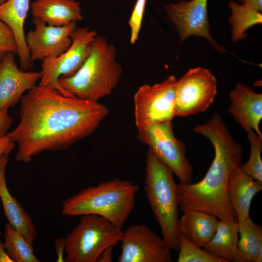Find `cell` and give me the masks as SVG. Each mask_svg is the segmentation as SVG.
I'll return each mask as SVG.
<instances>
[{
	"mask_svg": "<svg viewBox=\"0 0 262 262\" xmlns=\"http://www.w3.org/2000/svg\"><path fill=\"white\" fill-rule=\"evenodd\" d=\"M20 102V121L6 136L17 144L16 160L26 163L44 151L64 150L88 137L109 113L98 101L65 96L50 86H35Z\"/></svg>",
	"mask_w": 262,
	"mask_h": 262,
	"instance_id": "1",
	"label": "cell"
},
{
	"mask_svg": "<svg viewBox=\"0 0 262 262\" xmlns=\"http://www.w3.org/2000/svg\"><path fill=\"white\" fill-rule=\"evenodd\" d=\"M193 131L208 138L214 158L204 177L195 183H178L180 210L187 209L211 214L219 220L235 222L237 218L227 195L230 173L241 164L243 149L231 136L218 113Z\"/></svg>",
	"mask_w": 262,
	"mask_h": 262,
	"instance_id": "2",
	"label": "cell"
},
{
	"mask_svg": "<svg viewBox=\"0 0 262 262\" xmlns=\"http://www.w3.org/2000/svg\"><path fill=\"white\" fill-rule=\"evenodd\" d=\"M122 74L115 47L97 35L82 66L73 75L61 77L59 83L71 97L98 101L112 93L119 83Z\"/></svg>",
	"mask_w": 262,
	"mask_h": 262,
	"instance_id": "3",
	"label": "cell"
},
{
	"mask_svg": "<svg viewBox=\"0 0 262 262\" xmlns=\"http://www.w3.org/2000/svg\"><path fill=\"white\" fill-rule=\"evenodd\" d=\"M139 186L118 178L103 181L81 190L66 199L62 213L68 216L96 214L122 229L133 210Z\"/></svg>",
	"mask_w": 262,
	"mask_h": 262,
	"instance_id": "4",
	"label": "cell"
},
{
	"mask_svg": "<svg viewBox=\"0 0 262 262\" xmlns=\"http://www.w3.org/2000/svg\"><path fill=\"white\" fill-rule=\"evenodd\" d=\"M174 173L148 148L146 155L144 190L165 246L178 251L180 198Z\"/></svg>",
	"mask_w": 262,
	"mask_h": 262,
	"instance_id": "5",
	"label": "cell"
},
{
	"mask_svg": "<svg viewBox=\"0 0 262 262\" xmlns=\"http://www.w3.org/2000/svg\"><path fill=\"white\" fill-rule=\"evenodd\" d=\"M122 235V229L101 216L81 215L65 238V262H96L104 250L116 246Z\"/></svg>",
	"mask_w": 262,
	"mask_h": 262,
	"instance_id": "6",
	"label": "cell"
},
{
	"mask_svg": "<svg viewBox=\"0 0 262 262\" xmlns=\"http://www.w3.org/2000/svg\"><path fill=\"white\" fill-rule=\"evenodd\" d=\"M137 138L148 146L156 157L172 170L180 182L192 183L193 167L185 155L186 146L176 137L171 121L139 129Z\"/></svg>",
	"mask_w": 262,
	"mask_h": 262,
	"instance_id": "7",
	"label": "cell"
},
{
	"mask_svg": "<svg viewBox=\"0 0 262 262\" xmlns=\"http://www.w3.org/2000/svg\"><path fill=\"white\" fill-rule=\"evenodd\" d=\"M97 35L88 27L77 28L70 34L72 43L63 54L42 60L38 85L50 86L65 96L71 97L59 83L61 77L73 75L89 56L92 43Z\"/></svg>",
	"mask_w": 262,
	"mask_h": 262,
	"instance_id": "8",
	"label": "cell"
},
{
	"mask_svg": "<svg viewBox=\"0 0 262 262\" xmlns=\"http://www.w3.org/2000/svg\"><path fill=\"white\" fill-rule=\"evenodd\" d=\"M177 80L171 75L158 83L141 86L134 96V119L138 129L171 121L176 117L175 95Z\"/></svg>",
	"mask_w": 262,
	"mask_h": 262,
	"instance_id": "9",
	"label": "cell"
},
{
	"mask_svg": "<svg viewBox=\"0 0 262 262\" xmlns=\"http://www.w3.org/2000/svg\"><path fill=\"white\" fill-rule=\"evenodd\" d=\"M216 93V80L210 70L201 67L189 69L177 81L175 116L205 111L213 102Z\"/></svg>",
	"mask_w": 262,
	"mask_h": 262,
	"instance_id": "10",
	"label": "cell"
},
{
	"mask_svg": "<svg viewBox=\"0 0 262 262\" xmlns=\"http://www.w3.org/2000/svg\"><path fill=\"white\" fill-rule=\"evenodd\" d=\"M119 262H172L170 249L162 237L144 224H135L124 231L120 241Z\"/></svg>",
	"mask_w": 262,
	"mask_h": 262,
	"instance_id": "11",
	"label": "cell"
},
{
	"mask_svg": "<svg viewBox=\"0 0 262 262\" xmlns=\"http://www.w3.org/2000/svg\"><path fill=\"white\" fill-rule=\"evenodd\" d=\"M208 0H181L165 7L167 18L177 31L180 42L191 36L206 39L219 52L225 51L212 37L207 13Z\"/></svg>",
	"mask_w": 262,
	"mask_h": 262,
	"instance_id": "12",
	"label": "cell"
},
{
	"mask_svg": "<svg viewBox=\"0 0 262 262\" xmlns=\"http://www.w3.org/2000/svg\"><path fill=\"white\" fill-rule=\"evenodd\" d=\"M34 29L25 34V41L32 60H43L58 57L70 46L71 33L77 28L76 22L67 25L56 27L33 18Z\"/></svg>",
	"mask_w": 262,
	"mask_h": 262,
	"instance_id": "13",
	"label": "cell"
},
{
	"mask_svg": "<svg viewBox=\"0 0 262 262\" xmlns=\"http://www.w3.org/2000/svg\"><path fill=\"white\" fill-rule=\"evenodd\" d=\"M40 72L26 71L18 67L14 54L0 60V109L13 107L24 93L36 85Z\"/></svg>",
	"mask_w": 262,
	"mask_h": 262,
	"instance_id": "14",
	"label": "cell"
},
{
	"mask_svg": "<svg viewBox=\"0 0 262 262\" xmlns=\"http://www.w3.org/2000/svg\"><path fill=\"white\" fill-rule=\"evenodd\" d=\"M231 101L229 113L246 132L252 130L262 137L260 124L262 119V95L252 88L237 83L229 93Z\"/></svg>",
	"mask_w": 262,
	"mask_h": 262,
	"instance_id": "15",
	"label": "cell"
},
{
	"mask_svg": "<svg viewBox=\"0 0 262 262\" xmlns=\"http://www.w3.org/2000/svg\"><path fill=\"white\" fill-rule=\"evenodd\" d=\"M10 153L7 152L0 156V199L8 223L33 244L37 234L35 225L20 203L10 193L7 186L5 169Z\"/></svg>",
	"mask_w": 262,
	"mask_h": 262,
	"instance_id": "16",
	"label": "cell"
},
{
	"mask_svg": "<svg viewBox=\"0 0 262 262\" xmlns=\"http://www.w3.org/2000/svg\"><path fill=\"white\" fill-rule=\"evenodd\" d=\"M30 0H8L0 5V19L11 29L16 39L19 68L26 71L33 66L25 41L24 25L30 8Z\"/></svg>",
	"mask_w": 262,
	"mask_h": 262,
	"instance_id": "17",
	"label": "cell"
},
{
	"mask_svg": "<svg viewBox=\"0 0 262 262\" xmlns=\"http://www.w3.org/2000/svg\"><path fill=\"white\" fill-rule=\"evenodd\" d=\"M262 189V182L255 180L244 172L240 165L230 173L227 185V195L236 213L238 223L242 222L249 216L252 199Z\"/></svg>",
	"mask_w": 262,
	"mask_h": 262,
	"instance_id": "18",
	"label": "cell"
},
{
	"mask_svg": "<svg viewBox=\"0 0 262 262\" xmlns=\"http://www.w3.org/2000/svg\"><path fill=\"white\" fill-rule=\"evenodd\" d=\"M33 18L61 27L83 18L80 2L75 0H36L31 3Z\"/></svg>",
	"mask_w": 262,
	"mask_h": 262,
	"instance_id": "19",
	"label": "cell"
},
{
	"mask_svg": "<svg viewBox=\"0 0 262 262\" xmlns=\"http://www.w3.org/2000/svg\"><path fill=\"white\" fill-rule=\"evenodd\" d=\"M181 210L183 214L180 218V233L190 242L203 247L213 236L219 219L201 211L187 209Z\"/></svg>",
	"mask_w": 262,
	"mask_h": 262,
	"instance_id": "20",
	"label": "cell"
},
{
	"mask_svg": "<svg viewBox=\"0 0 262 262\" xmlns=\"http://www.w3.org/2000/svg\"><path fill=\"white\" fill-rule=\"evenodd\" d=\"M238 222L218 220L215 232L203 249L212 255L234 262L238 253Z\"/></svg>",
	"mask_w": 262,
	"mask_h": 262,
	"instance_id": "21",
	"label": "cell"
},
{
	"mask_svg": "<svg viewBox=\"0 0 262 262\" xmlns=\"http://www.w3.org/2000/svg\"><path fill=\"white\" fill-rule=\"evenodd\" d=\"M240 239L238 253L234 262H254L259 251L262 248V228L248 217L238 223Z\"/></svg>",
	"mask_w": 262,
	"mask_h": 262,
	"instance_id": "22",
	"label": "cell"
},
{
	"mask_svg": "<svg viewBox=\"0 0 262 262\" xmlns=\"http://www.w3.org/2000/svg\"><path fill=\"white\" fill-rule=\"evenodd\" d=\"M231 15L229 22L231 27V39L233 42L246 38V31L252 26L262 23L261 12L234 0L229 2Z\"/></svg>",
	"mask_w": 262,
	"mask_h": 262,
	"instance_id": "23",
	"label": "cell"
},
{
	"mask_svg": "<svg viewBox=\"0 0 262 262\" xmlns=\"http://www.w3.org/2000/svg\"><path fill=\"white\" fill-rule=\"evenodd\" d=\"M5 250L13 262H39L34 253L33 244L8 223L4 228Z\"/></svg>",
	"mask_w": 262,
	"mask_h": 262,
	"instance_id": "24",
	"label": "cell"
},
{
	"mask_svg": "<svg viewBox=\"0 0 262 262\" xmlns=\"http://www.w3.org/2000/svg\"><path fill=\"white\" fill-rule=\"evenodd\" d=\"M250 153L247 162L240 165L242 170L255 180L262 182V137L252 130L246 131Z\"/></svg>",
	"mask_w": 262,
	"mask_h": 262,
	"instance_id": "25",
	"label": "cell"
},
{
	"mask_svg": "<svg viewBox=\"0 0 262 262\" xmlns=\"http://www.w3.org/2000/svg\"><path fill=\"white\" fill-rule=\"evenodd\" d=\"M186 239L180 233L178 262H228L209 253Z\"/></svg>",
	"mask_w": 262,
	"mask_h": 262,
	"instance_id": "26",
	"label": "cell"
},
{
	"mask_svg": "<svg viewBox=\"0 0 262 262\" xmlns=\"http://www.w3.org/2000/svg\"><path fill=\"white\" fill-rule=\"evenodd\" d=\"M147 0H137L131 17L128 21L130 28V42L136 43L141 29Z\"/></svg>",
	"mask_w": 262,
	"mask_h": 262,
	"instance_id": "27",
	"label": "cell"
},
{
	"mask_svg": "<svg viewBox=\"0 0 262 262\" xmlns=\"http://www.w3.org/2000/svg\"><path fill=\"white\" fill-rule=\"evenodd\" d=\"M14 35L9 27L0 19V60L7 53L17 54Z\"/></svg>",
	"mask_w": 262,
	"mask_h": 262,
	"instance_id": "28",
	"label": "cell"
},
{
	"mask_svg": "<svg viewBox=\"0 0 262 262\" xmlns=\"http://www.w3.org/2000/svg\"><path fill=\"white\" fill-rule=\"evenodd\" d=\"M8 108L0 109V138L7 133V131L13 122L12 118L8 113Z\"/></svg>",
	"mask_w": 262,
	"mask_h": 262,
	"instance_id": "29",
	"label": "cell"
},
{
	"mask_svg": "<svg viewBox=\"0 0 262 262\" xmlns=\"http://www.w3.org/2000/svg\"><path fill=\"white\" fill-rule=\"evenodd\" d=\"M65 238H60L55 241V248L57 262H65Z\"/></svg>",
	"mask_w": 262,
	"mask_h": 262,
	"instance_id": "30",
	"label": "cell"
},
{
	"mask_svg": "<svg viewBox=\"0 0 262 262\" xmlns=\"http://www.w3.org/2000/svg\"><path fill=\"white\" fill-rule=\"evenodd\" d=\"M15 146V143L7 136L0 138V156L4 153L11 152Z\"/></svg>",
	"mask_w": 262,
	"mask_h": 262,
	"instance_id": "31",
	"label": "cell"
},
{
	"mask_svg": "<svg viewBox=\"0 0 262 262\" xmlns=\"http://www.w3.org/2000/svg\"><path fill=\"white\" fill-rule=\"evenodd\" d=\"M240 4L250 7L262 12V0H237Z\"/></svg>",
	"mask_w": 262,
	"mask_h": 262,
	"instance_id": "32",
	"label": "cell"
},
{
	"mask_svg": "<svg viewBox=\"0 0 262 262\" xmlns=\"http://www.w3.org/2000/svg\"><path fill=\"white\" fill-rule=\"evenodd\" d=\"M114 246H109L100 254L97 262H111L113 261V249Z\"/></svg>",
	"mask_w": 262,
	"mask_h": 262,
	"instance_id": "33",
	"label": "cell"
},
{
	"mask_svg": "<svg viewBox=\"0 0 262 262\" xmlns=\"http://www.w3.org/2000/svg\"><path fill=\"white\" fill-rule=\"evenodd\" d=\"M0 262H13L7 254L3 243L0 238Z\"/></svg>",
	"mask_w": 262,
	"mask_h": 262,
	"instance_id": "34",
	"label": "cell"
},
{
	"mask_svg": "<svg viewBox=\"0 0 262 262\" xmlns=\"http://www.w3.org/2000/svg\"><path fill=\"white\" fill-rule=\"evenodd\" d=\"M262 262V248L259 251L254 261V262Z\"/></svg>",
	"mask_w": 262,
	"mask_h": 262,
	"instance_id": "35",
	"label": "cell"
},
{
	"mask_svg": "<svg viewBox=\"0 0 262 262\" xmlns=\"http://www.w3.org/2000/svg\"><path fill=\"white\" fill-rule=\"evenodd\" d=\"M8 0H0V5L6 2Z\"/></svg>",
	"mask_w": 262,
	"mask_h": 262,
	"instance_id": "36",
	"label": "cell"
},
{
	"mask_svg": "<svg viewBox=\"0 0 262 262\" xmlns=\"http://www.w3.org/2000/svg\"><path fill=\"white\" fill-rule=\"evenodd\" d=\"M1 231H0V236H1Z\"/></svg>",
	"mask_w": 262,
	"mask_h": 262,
	"instance_id": "37",
	"label": "cell"
}]
</instances>
